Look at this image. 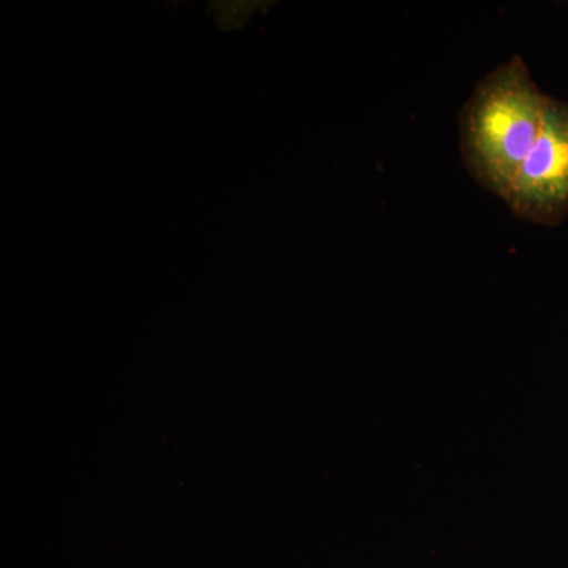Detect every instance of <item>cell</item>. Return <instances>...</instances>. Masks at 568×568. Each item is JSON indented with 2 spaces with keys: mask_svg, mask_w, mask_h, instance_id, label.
I'll return each mask as SVG.
<instances>
[{
  "mask_svg": "<svg viewBox=\"0 0 568 568\" xmlns=\"http://www.w3.org/2000/svg\"><path fill=\"white\" fill-rule=\"evenodd\" d=\"M549 99L519 55L478 82L459 112L463 163L478 185L507 196L540 136Z\"/></svg>",
  "mask_w": 568,
  "mask_h": 568,
  "instance_id": "obj_1",
  "label": "cell"
},
{
  "mask_svg": "<svg viewBox=\"0 0 568 568\" xmlns=\"http://www.w3.org/2000/svg\"><path fill=\"white\" fill-rule=\"evenodd\" d=\"M526 222L555 226L568 216V103L549 99L540 136L504 197Z\"/></svg>",
  "mask_w": 568,
  "mask_h": 568,
  "instance_id": "obj_2",
  "label": "cell"
}]
</instances>
